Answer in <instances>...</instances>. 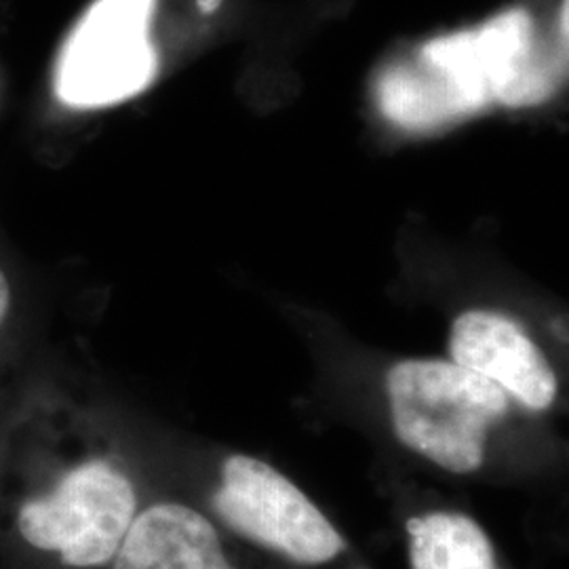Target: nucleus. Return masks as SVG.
<instances>
[{"instance_id":"nucleus-8","label":"nucleus","mask_w":569,"mask_h":569,"mask_svg":"<svg viewBox=\"0 0 569 569\" xmlns=\"http://www.w3.org/2000/svg\"><path fill=\"white\" fill-rule=\"evenodd\" d=\"M409 569H509L483 523L448 502L407 509L403 519Z\"/></svg>"},{"instance_id":"nucleus-9","label":"nucleus","mask_w":569,"mask_h":569,"mask_svg":"<svg viewBox=\"0 0 569 569\" xmlns=\"http://www.w3.org/2000/svg\"><path fill=\"white\" fill-rule=\"evenodd\" d=\"M11 310V284L7 281L4 272L0 270V327L4 326Z\"/></svg>"},{"instance_id":"nucleus-7","label":"nucleus","mask_w":569,"mask_h":569,"mask_svg":"<svg viewBox=\"0 0 569 569\" xmlns=\"http://www.w3.org/2000/svg\"><path fill=\"white\" fill-rule=\"evenodd\" d=\"M449 355L453 363L483 376L531 413H547L557 403L555 369L510 317L491 310L462 312L449 331Z\"/></svg>"},{"instance_id":"nucleus-3","label":"nucleus","mask_w":569,"mask_h":569,"mask_svg":"<svg viewBox=\"0 0 569 569\" xmlns=\"http://www.w3.org/2000/svg\"><path fill=\"white\" fill-rule=\"evenodd\" d=\"M388 420L407 453L451 477L486 472L509 422V395L451 359H406L388 369Z\"/></svg>"},{"instance_id":"nucleus-1","label":"nucleus","mask_w":569,"mask_h":569,"mask_svg":"<svg viewBox=\"0 0 569 569\" xmlns=\"http://www.w3.org/2000/svg\"><path fill=\"white\" fill-rule=\"evenodd\" d=\"M121 446L72 416H26L0 448V531L53 569H108L142 509Z\"/></svg>"},{"instance_id":"nucleus-6","label":"nucleus","mask_w":569,"mask_h":569,"mask_svg":"<svg viewBox=\"0 0 569 569\" xmlns=\"http://www.w3.org/2000/svg\"><path fill=\"white\" fill-rule=\"evenodd\" d=\"M108 569H281L232 538L203 505L178 496L143 500Z\"/></svg>"},{"instance_id":"nucleus-2","label":"nucleus","mask_w":569,"mask_h":569,"mask_svg":"<svg viewBox=\"0 0 569 569\" xmlns=\"http://www.w3.org/2000/svg\"><path fill=\"white\" fill-rule=\"evenodd\" d=\"M559 70L536 60V30L526 9H510L477 30L428 41L413 60L388 68L378 102L407 129L437 127L491 102L545 100Z\"/></svg>"},{"instance_id":"nucleus-4","label":"nucleus","mask_w":569,"mask_h":569,"mask_svg":"<svg viewBox=\"0 0 569 569\" xmlns=\"http://www.w3.org/2000/svg\"><path fill=\"white\" fill-rule=\"evenodd\" d=\"M203 507L232 538L277 568L373 569L326 510L260 456H220Z\"/></svg>"},{"instance_id":"nucleus-5","label":"nucleus","mask_w":569,"mask_h":569,"mask_svg":"<svg viewBox=\"0 0 569 569\" xmlns=\"http://www.w3.org/2000/svg\"><path fill=\"white\" fill-rule=\"evenodd\" d=\"M157 0H96L63 42L56 93L72 108L124 102L154 81L150 23Z\"/></svg>"},{"instance_id":"nucleus-10","label":"nucleus","mask_w":569,"mask_h":569,"mask_svg":"<svg viewBox=\"0 0 569 569\" xmlns=\"http://www.w3.org/2000/svg\"><path fill=\"white\" fill-rule=\"evenodd\" d=\"M197 4L203 13H213L222 4V0H197Z\"/></svg>"}]
</instances>
